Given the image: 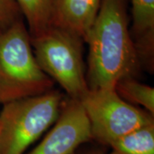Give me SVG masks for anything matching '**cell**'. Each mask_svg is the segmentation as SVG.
I'll return each instance as SVG.
<instances>
[{"label":"cell","mask_w":154,"mask_h":154,"mask_svg":"<svg viewBox=\"0 0 154 154\" xmlns=\"http://www.w3.org/2000/svg\"><path fill=\"white\" fill-rule=\"evenodd\" d=\"M126 0H101L88 32L89 89L115 88L122 78L136 75L140 57L128 29Z\"/></svg>","instance_id":"obj_1"},{"label":"cell","mask_w":154,"mask_h":154,"mask_svg":"<svg viewBox=\"0 0 154 154\" xmlns=\"http://www.w3.org/2000/svg\"><path fill=\"white\" fill-rule=\"evenodd\" d=\"M53 85L35 58L22 19L0 31V104L45 94Z\"/></svg>","instance_id":"obj_2"},{"label":"cell","mask_w":154,"mask_h":154,"mask_svg":"<svg viewBox=\"0 0 154 154\" xmlns=\"http://www.w3.org/2000/svg\"><path fill=\"white\" fill-rule=\"evenodd\" d=\"M63 102V94L51 90L4 104L0 111V154L24 153L54 124Z\"/></svg>","instance_id":"obj_3"},{"label":"cell","mask_w":154,"mask_h":154,"mask_svg":"<svg viewBox=\"0 0 154 154\" xmlns=\"http://www.w3.org/2000/svg\"><path fill=\"white\" fill-rule=\"evenodd\" d=\"M33 54L43 71L69 96L81 100L89 91L82 56V38L51 25L30 37Z\"/></svg>","instance_id":"obj_4"},{"label":"cell","mask_w":154,"mask_h":154,"mask_svg":"<svg viewBox=\"0 0 154 154\" xmlns=\"http://www.w3.org/2000/svg\"><path fill=\"white\" fill-rule=\"evenodd\" d=\"M80 102L90 123L92 138L108 146L154 122L152 115L122 99L115 88L89 89Z\"/></svg>","instance_id":"obj_5"},{"label":"cell","mask_w":154,"mask_h":154,"mask_svg":"<svg viewBox=\"0 0 154 154\" xmlns=\"http://www.w3.org/2000/svg\"><path fill=\"white\" fill-rule=\"evenodd\" d=\"M54 126L28 154H72L93 139L90 123L79 100L63 101Z\"/></svg>","instance_id":"obj_6"},{"label":"cell","mask_w":154,"mask_h":154,"mask_svg":"<svg viewBox=\"0 0 154 154\" xmlns=\"http://www.w3.org/2000/svg\"><path fill=\"white\" fill-rule=\"evenodd\" d=\"M101 0H53L51 25L86 40Z\"/></svg>","instance_id":"obj_7"},{"label":"cell","mask_w":154,"mask_h":154,"mask_svg":"<svg viewBox=\"0 0 154 154\" xmlns=\"http://www.w3.org/2000/svg\"><path fill=\"white\" fill-rule=\"evenodd\" d=\"M132 1V38L140 61L152 66L154 48V0Z\"/></svg>","instance_id":"obj_8"},{"label":"cell","mask_w":154,"mask_h":154,"mask_svg":"<svg viewBox=\"0 0 154 154\" xmlns=\"http://www.w3.org/2000/svg\"><path fill=\"white\" fill-rule=\"evenodd\" d=\"M110 146V154H154V122L122 136Z\"/></svg>","instance_id":"obj_9"},{"label":"cell","mask_w":154,"mask_h":154,"mask_svg":"<svg viewBox=\"0 0 154 154\" xmlns=\"http://www.w3.org/2000/svg\"><path fill=\"white\" fill-rule=\"evenodd\" d=\"M29 28L30 37L37 35L51 25L53 0H16Z\"/></svg>","instance_id":"obj_10"},{"label":"cell","mask_w":154,"mask_h":154,"mask_svg":"<svg viewBox=\"0 0 154 154\" xmlns=\"http://www.w3.org/2000/svg\"><path fill=\"white\" fill-rule=\"evenodd\" d=\"M118 95L131 105H140L151 115L154 114V89L134 80L126 77L119 80L115 86Z\"/></svg>","instance_id":"obj_11"},{"label":"cell","mask_w":154,"mask_h":154,"mask_svg":"<svg viewBox=\"0 0 154 154\" xmlns=\"http://www.w3.org/2000/svg\"><path fill=\"white\" fill-rule=\"evenodd\" d=\"M21 19V11L16 0H0V31Z\"/></svg>","instance_id":"obj_12"},{"label":"cell","mask_w":154,"mask_h":154,"mask_svg":"<svg viewBox=\"0 0 154 154\" xmlns=\"http://www.w3.org/2000/svg\"><path fill=\"white\" fill-rule=\"evenodd\" d=\"M89 154H104V153H102V152H93V153H89Z\"/></svg>","instance_id":"obj_13"}]
</instances>
